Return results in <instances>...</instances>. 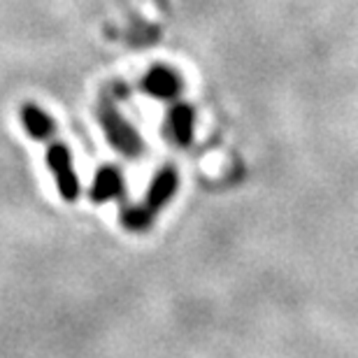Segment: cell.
Here are the masks:
<instances>
[{"instance_id": "cell-5", "label": "cell", "mask_w": 358, "mask_h": 358, "mask_svg": "<svg viewBox=\"0 0 358 358\" xmlns=\"http://www.w3.org/2000/svg\"><path fill=\"white\" fill-rule=\"evenodd\" d=\"M21 119H24L26 131L31 133L35 140H47L49 135L54 133L52 119H49L42 110H38V107H33V105H26L24 110H21Z\"/></svg>"}, {"instance_id": "cell-4", "label": "cell", "mask_w": 358, "mask_h": 358, "mask_svg": "<svg viewBox=\"0 0 358 358\" xmlns=\"http://www.w3.org/2000/svg\"><path fill=\"white\" fill-rule=\"evenodd\" d=\"M145 89L149 93H154V96H159V98H173L175 93L179 91V82H177V77L170 73V70L156 68V70H152V73L147 75Z\"/></svg>"}, {"instance_id": "cell-7", "label": "cell", "mask_w": 358, "mask_h": 358, "mask_svg": "<svg viewBox=\"0 0 358 358\" xmlns=\"http://www.w3.org/2000/svg\"><path fill=\"white\" fill-rule=\"evenodd\" d=\"M105 126H107V131H110V140L117 142L119 147H131V145L135 147V133H131V128H128L117 114L105 119Z\"/></svg>"}, {"instance_id": "cell-2", "label": "cell", "mask_w": 358, "mask_h": 358, "mask_svg": "<svg viewBox=\"0 0 358 358\" xmlns=\"http://www.w3.org/2000/svg\"><path fill=\"white\" fill-rule=\"evenodd\" d=\"M47 161H49V168H52V173H54L56 186H59L61 196L66 200H70V203L77 200V196H80V182H77V175L73 170V161H70L68 149L63 145L49 147Z\"/></svg>"}, {"instance_id": "cell-6", "label": "cell", "mask_w": 358, "mask_h": 358, "mask_svg": "<svg viewBox=\"0 0 358 358\" xmlns=\"http://www.w3.org/2000/svg\"><path fill=\"white\" fill-rule=\"evenodd\" d=\"M170 131H173V138L179 145H189L191 135H193V112L189 107L177 105L173 114H170Z\"/></svg>"}, {"instance_id": "cell-1", "label": "cell", "mask_w": 358, "mask_h": 358, "mask_svg": "<svg viewBox=\"0 0 358 358\" xmlns=\"http://www.w3.org/2000/svg\"><path fill=\"white\" fill-rule=\"evenodd\" d=\"M177 189V175L173 168H166L163 173L154 179L149 196L145 200V205L135 207V210L124 212V226L128 231H145L147 226H152V221L156 217V212L173 198V193Z\"/></svg>"}, {"instance_id": "cell-3", "label": "cell", "mask_w": 358, "mask_h": 358, "mask_svg": "<svg viewBox=\"0 0 358 358\" xmlns=\"http://www.w3.org/2000/svg\"><path fill=\"white\" fill-rule=\"evenodd\" d=\"M121 189H124V182H121L117 170L105 168L91 186V198L96 200V203H105V200L119 196Z\"/></svg>"}]
</instances>
